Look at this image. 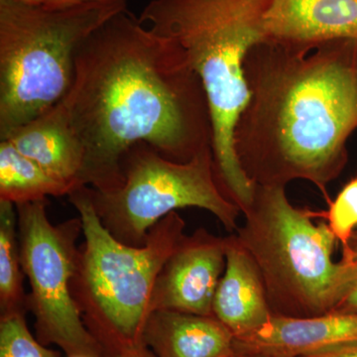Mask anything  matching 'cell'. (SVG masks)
Wrapping results in <instances>:
<instances>
[{
  "instance_id": "1",
  "label": "cell",
  "mask_w": 357,
  "mask_h": 357,
  "mask_svg": "<svg viewBox=\"0 0 357 357\" xmlns=\"http://www.w3.org/2000/svg\"><path fill=\"white\" fill-rule=\"evenodd\" d=\"M61 102L84 150L81 185L98 191L122 184V161L140 143L178 162L213 148L208 98L184 51L128 8L81 45Z\"/></svg>"
},
{
  "instance_id": "2",
  "label": "cell",
  "mask_w": 357,
  "mask_h": 357,
  "mask_svg": "<svg viewBox=\"0 0 357 357\" xmlns=\"http://www.w3.org/2000/svg\"><path fill=\"white\" fill-rule=\"evenodd\" d=\"M248 100L234 150L255 185L312 183L326 194L357 129V40L291 44L265 38L244 59Z\"/></svg>"
},
{
  "instance_id": "3",
  "label": "cell",
  "mask_w": 357,
  "mask_h": 357,
  "mask_svg": "<svg viewBox=\"0 0 357 357\" xmlns=\"http://www.w3.org/2000/svg\"><path fill=\"white\" fill-rule=\"evenodd\" d=\"M271 0H151L140 22L173 40L184 51L208 98L213 152L220 187L245 211L256 185L234 150V128L248 100L244 59L266 38L265 17Z\"/></svg>"
},
{
  "instance_id": "4",
  "label": "cell",
  "mask_w": 357,
  "mask_h": 357,
  "mask_svg": "<svg viewBox=\"0 0 357 357\" xmlns=\"http://www.w3.org/2000/svg\"><path fill=\"white\" fill-rule=\"evenodd\" d=\"M69 198L84 236L70 284L73 297L89 333L114 357L142 344L157 277L185 236V222L173 211L150 229L145 244L129 245L105 227L88 185Z\"/></svg>"
},
{
  "instance_id": "5",
  "label": "cell",
  "mask_w": 357,
  "mask_h": 357,
  "mask_svg": "<svg viewBox=\"0 0 357 357\" xmlns=\"http://www.w3.org/2000/svg\"><path fill=\"white\" fill-rule=\"evenodd\" d=\"M126 0L63 7L0 0V140L64 98L81 45Z\"/></svg>"
},
{
  "instance_id": "6",
  "label": "cell",
  "mask_w": 357,
  "mask_h": 357,
  "mask_svg": "<svg viewBox=\"0 0 357 357\" xmlns=\"http://www.w3.org/2000/svg\"><path fill=\"white\" fill-rule=\"evenodd\" d=\"M236 238L261 275L275 316L312 318L335 311L351 281V262L333 260L337 241L328 223L296 208L286 187L256 185Z\"/></svg>"
},
{
  "instance_id": "7",
  "label": "cell",
  "mask_w": 357,
  "mask_h": 357,
  "mask_svg": "<svg viewBox=\"0 0 357 357\" xmlns=\"http://www.w3.org/2000/svg\"><path fill=\"white\" fill-rule=\"evenodd\" d=\"M122 174L123 182L116 189L89 187L98 217L122 243L143 245L150 229L178 208L210 211L230 232L239 227L243 213L220 187L211 147L190 161L178 162L140 143L124 157Z\"/></svg>"
},
{
  "instance_id": "8",
  "label": "cell",
  "mask_w": 357,
  "mask_h": 357,
  "mask_svg": "<svg viewBox=\"0 0 357 357\" xmlns=\"http://www.w3.org/2000/svg\"><path fill=\"white\" fill-rule=\"evenodd\" d=\"M15 206L21 265L31 287L27 309L35 317L37 340L57 345L67 357H109L84 325L70 289L81 218L53 225L46 199Z\"/></svg>"
},
{
  "instance_id": "9",
  "label": "cell",
  "mask_w": 357,
  "mask_h": 357,
  "mask_svg": "<svg viewBox=\"0 0 357 357\" xmlns=\"http://www.w3.org/2000/svg\"><path fill=\"white\" fill-rule=\"evenodd\" d=\"M227 238L199 229L185 236L155 283L150 314L169 310L213 316V302L225 268Z\"/></svg>"
},
{
  "instance_id": "10",
  "label": "cell",
  "mask_w": 357,
  "mask_h": 357,
  "mask_svg": "<svg viewBox=\"0 0 357 357\" xmlns=\"http://www.w3.org/2000/svg\"><path fill=\"white\" fill-rule=\"evenodd\" d=\"M357 344V312H331L312 318L272 316L261 328L236 338L237 354L303 357Z\"/></svg>"
},
{
  "instance_id": "11",
  "label": "cell",
  "mask_w": 357,
  "mask_h": 357,
  "mask_svg": "<svg viewBox=\"0 0 357 357\" xmlns=\"http://www.w3.org/2000/svg\"><path fill=\"white\" fill-rule=\"evenodd\" d=\"M225 238V268L213 297V314L238 338L261 328L273 312L252 257L236 234Z\"/></svg>"
},
{
  "instance_id": "12",
  "label": "cell",
  "mask_w": 357,
  "mask_h": 357,
  "mask_svg": "<svg viewBox=\"0 0 357 357\" xmlns=\"http://www.w3.org/2000/svg\"><path fill=\"white\" fill-rule=\"evenodd\" d=\"M265 31L283 43L357 40V0H271Z\"/></svg>"
},
{
  "instance_id": "13",
  "label": "cell",
  "mask_w": 357,
  "mask_h": 357,
  "mask_svg": "<svg viewBox=\"0 0 357 357\" xmlns=\"http://www.w3.org/2000/svg\"><path fill=\"white\" fill-rule=\"evenodd\" d=\"M236 337L215 317L158 310L148 317L142 344L156 357H229Z\"/></svg>"
},
{
  "instance_id": "14",
  "label": "cell",
  "mask_w": 357,
  "mask_h": 357,
  "mask_svg": "<svg viewBox=\"0 0 357 357\" xmlns=\"http://www.w3.org/2000/svg\"><path fill=\"white\" fill-rule=\"evenodd\" d=\"M4 140L54 177L72 185L74 191L84 187L81 185L83 147L70 128L61 100Z\"/></svg>"
},
{
  "instance_id": "15",
  "label": "cell",
  "mask_w": 357,
  "mask_h": 357,
  "mask_svg": "<svg viewBox=\"0 0 357 357\" xmlns=\"http://www.w3.org/2000/svg\"><path fill=\"white\" fill-rule=\"evenodd\" d=\"M74 188L21 154L7 140H0V201L17 204L69 195Z\"/></svg>"
},
{
  "instance_id": "16",
  "label": "cell",
  "mask_w": 357,
  "mask_h": 357,
  "mask_svg": "<svg viewBox=\"0 0 357 357\" xmlns=\"http://www.w3.org/2000/svg\"><path fill=\"white\" fill-rule=\"evenodd\" d=\"M15 204L0 201V310L1 314L27 309L18 241Z\"/></svg>"
},
{
  "instance_id": "17",
  "label": "cell",
  "mask_w": 357,
  "mask_h": 357,
  "mask_svg": "<svg viewBox=\"0 0 357 357\" xmlns=\"http://www.w3.org/2000/svg\"><path fill=\"white\" fill-rule=\"evenodd\" d=\"M0 357H60L47 349L30 332L25 312L1 314L0 319Z\"/></svg>"
},
{
  "instance_id": "18",
  "label": "cell",
  "mask_w": 357,
  "mask_h": 357,
  "mask_svg": "<svg viewBox=\"0 0 357 357\" xmlns=\"http://www.w3.org/2000/svg\"><path fill=\"white\" fill-rule=\"evenodd\" d=\"M328 210L314 213V218H324L342 246V257L347 255L354 231L357 229V177L345 184L337 198L328 203Z\"/></svg>"
},
{
  "instance_id": "19",
  "label": "cell",
  "mask_w": 357,
  "mask_h": 357,
  "mask_svg": "<svg viewBox=\"0 0 357 357\" xmlns=\"http://www.w3.org/2000/svg\"><path fill=\"white\" fill-rule=\"evenodd\" d=\"M351 274L349 288L333 312H357V257L351 260Z\"/></svg>"
},
{
  "instance_id": "20",
  "label": "cell",
  "mask_w": 357,
  "mask_h": 357,
  "mask_svg": "<svg viewBox=\"0 0 357 357\" xmlns=\"http://www.w3.org/2000/svg\"><path fill=\"white\" fill-rule=\"evenodd\" d=\"M303 357H357V344L337 347L319 354Z\"/></svg>"
},
{
  "instance_id": "21",
  "label": "cell",
  "mask_w": 357,
  "mask_h": 357,
  "mask_svg": "<svg viewBox=\"0 0 357 357\" xmlns=\"http://www.w3.org/2000/svg\"><path fill=\"white\" fill-rule=\"evenodd\" d=\"M114 357H156L153 352L143 344L136 345L132 349H126Z\"/></svg>"
},
{
  "instance_id": "22",
  "label": "cell",
  "mask_w": 357,
  "mask_h": 357,
  "mask_svg": "<svg viewBox=\"0 0 357 357\" xmlns=\"http://www.w3.org/2000/svg\"><path fill=\"white\" fill-rule=\"evenodd\" d=\"M357 257V229L354 231V236H352L351 241H349V250L347 256L342 257V260L345 261H351L354 258Z\"/></svg>"
},
{
  "instance_id": "23",
  "label": "cell",
  "mask_w": 357,
  "mask_h": 357,
  "mask_svg": "<svg viewBox=\"0 0 357 357\" xmlns=\"http://www.w3.org/2000/svg\"><path fill=\"white\" fill-rule=\"evenodd\" d=\"M13 1L21 2V3L30 4V6H43L50 7H58L55 0H13Z\"/></svg>"
},
{
  "instance_id": "24",
  "label": "cell",
  "mask_w": 357,
  "mask_h": 357,
  "mask_svg": "<svg viewBox=\"0 0 357 357\" xmlns=\"http://www.w3.org/2000/svg\"><path fill=\"white\" fill-rule=\"evenodd\" d=\"M55 1L58 7H63L86 3V2L98 1V0H55Z\"/></svg>"
},
{
  "instance_id": "25",
  "label": "cell",
  "mask_w": 357,
  "mask_h": 357,
  "mask_svg": "<svg viewBox=\"0 0 357 357\" xmlns=\"http://www.w3.org/2000/svg\"><path fill=\"white\" fill-rule=\"evenodd\" d=\"M229 357H263V356H255V354H237V352H236V354H232L231 356H229Z\"/></svg>"
},
{
  "instance_id": "26",
  "label": "cell",
  "mask_w": 357,
  "mask_h": 357,
  "mask_svg": "<svg viewBox=\"0 0 357 357\" xmlns=\"http://www.w3.org/2000/svg\"><path fill=\"white\" fill-rule=\"evenodd\" d=\"M76 357H84V356H76Z\"/></svg>"
}]
</instances>
